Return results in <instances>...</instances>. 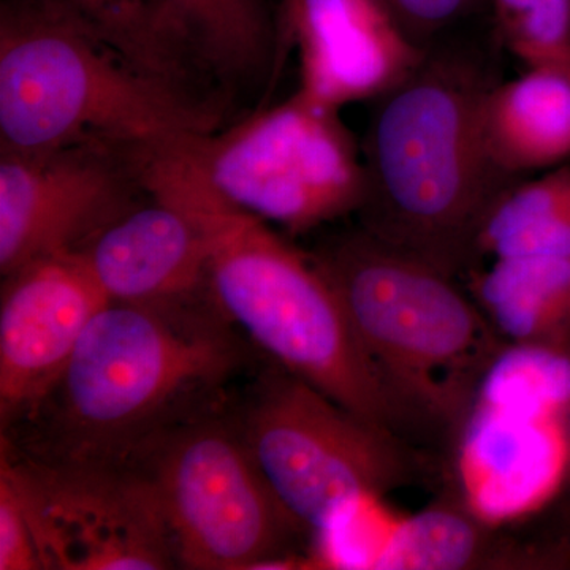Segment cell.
I'll return each mask as SVG.
<instances>
[{"instance_id": "6da1fadb", "label": "cell", "mask_w": 570, "mask_h": 570, "mask_svg": "<svg viewBox=\"0 0 570 570\" xmlns=\"http://www.w3.org/2000/svg\"><path fill=\"white\" fill-rule=\"evenodd\" d=\"M149 194L181 208L208 250V295L273 363L397 438L411 414L371 362L314 255L225 200L181 142L140 154Z\"/></svg>"}, {"instance_id": "7a4b0ae2", "label": "cell", "mask_w": 570, "mask_h": 570, "mask_svg": "<svg viewBox=\"0 0 570 570\" xmlns=\"http://www.w3.org/2000/svg\"><path fill=\"white\" fill-rule=\"evenodd\" d=\"M209 295L108 302L55 387L26 417L41 438L22 452L75 463H127L167 428L216 403L245 358Z\"/></svg>"}, {"instance_id": "3957f363", "label": "cell", "mask_w": 570, "mask_h": 570, "mask_svg": "<svg viewBox=\"0 0 570 570\" xmlns=\"http://www.w3.org/2000/svg\"><path fill=\"white\" fill-rule=\"evenodd\" d=\"M491 82L474 63L425 51L387 92L363 145V230L455 275L509 179L482 132Z\"/></svg>"}, {"instance_id": "277c9868", "label": "cell", "mask_w": 570, "mask_h": 570, "mask_svg": "<svg viewBox=\"0 0 570 570\" xmlns=\"http://www.w3.org/2000/svg\"><path fill=\"white\" fill-rule=\"evenodd\" d=\"M220 118L194 85L141 66L70 14L37 0L2 3V151L156 148L214 132Z\"/></svg>"}, {"instance_id": "5b68a950", "label": "cell", "mask_w": 570, "mask_h": 570, "mask_svg": "<svg viewBox=\"0 0 570 570\" xmlns=\"http://www.w3.org/2000/svg\"><path fill=\"white\" fill-rule=\"evenodd\" d=\"M314 258L409 414L445 425L463 420L505 341L452 273L365 230Z\"/></svg>"}, {"instance_id": "8992f818", "label": "cell", "mask_w": 570, "mask_h": 570, "mask_svg": "<svg viewBox=\"0 0 570 570\" xmlns=\"http://www.w3.org/2000/svg\"><path fill=\"white\" fill-rule=\"evenodd\" d=\"M156 494L178 568H302L285 551L305 531L277 501L232 412L214 403L167 428L129 460Z\"/></svg>"}, {"instance_id": "52a82bcc", "label": "cell", "mask_w": 570, "mask_h": 570, "mask_svg": "<svg viewBox=\"0 0 570 570\" xmlns=\"http://www.w3.org/2000/svg\"><path fill=\"white\" fill-rule=\"evenodd\" d=\"M234 415L269 489L317 535L356 499L390 491L409 471L396 436L352 414L273 363Z\"/></svg>"}, {"instance_id": "ba28073f", "label": "cell", "mask_w": 570, "mask_h": 570, "mask_svg": "<svg viewBox=\"0 0 570 570\" xmlns=\"http://www.w3.org/2000/svg\"><path fill=\"white\" fill-rule=\"evenodd\" d=\"M181 146L225 200L291 232L360 209L365 197L363 159L340 110L302 91Z\"/></svg>"}, {"instance_id": "9c48e42d", "label": "cell", "mask_w": 570, "mask_h": 570, "mask_svg": "<svg viewBox=\"0 0 570 570\" xmlns=\"http://www.w3.org/2000/svg\"><path fill=\"white\" fill-rule=\"evenodd\" d=\"M0 472L20 494L43 569L178 568L156 494L132 464L43 459L2 438Z\"/></svg>"}, {"instance_id": "30bf717a", "label": "cell", "mask_w": 570, "mask_h": 570, "mask_svg": "<svg viewBox=\"0 0 570 570\" xmlns=\"http://www.w3.org/2000/svg\"><path fill=\"white\" fill-rule=\"evenodd\" d=\"M145 194L137 149L86 142L2 151V277L39 258L78 253Z\"/></svg>"}, {"instance_id": "8fae6325", "label": "cell", "mask_w": 570, "mask_h": 570, "mask_svg": "<svg viewBox=\"0 0 570 570\" xmlns=\"http://www.w3.org/2000/svg\"><path fill=\"white\" fill-rule=\"evenodd\" d=\"M108 299L77 253L50 255L3 277L0 417L3 430L31 415Z\"/></svg>"}, {"instance_id": "7c38bea8", "label": "cell", "mask_w": 570, "mask_h": 570, "mask_svg": "<svg viewBox=\"0 0 570 570\" xmlns=\"http://www.w3.org/2000/svg\"><path fill=\"white\" fill-rule=\"evenodd\" d=\"M283 36L298 52V91L335 110L377 99L426 51L384 0H283Z\"/></svg>"}, {"instance_id": "4fadbf2b", "label": "cell", "mask_w": 570, "mask_h": 570, "mask_svg": "<svg viewBox=\"0 0 570 570\" xmlns=\"http://www.w3.org/2000/svg\"><path fill=\"white\" fill-rule=\"evenodd\" d=\"M77 254L108 302L167 303L208 295V250L200 228L189 214L154 194Z\"/></svg>"}, {"instance_id": "5bb4252c", "label": "cell", "mask_w": 570, "mask_h": 570, "mask_svg": "<svg viewBox=\"0 0 570 570\" xmlns=\"http://www.w3.org/2000/svg\"><path fill=\"white\" fill-rule=\"evenodd\" d=\"M482 132L508 179L561 167L570 159V66L527 67L520 77L491 85Z\"/></svg>"}, {"instance_id": "9a60e30c", "label": "cell", "mask_w": 570, "mask_h": 570, "mask_svg": "<svg viewBox=\"0 0 570 570\" xmlns=\"http://www.w3.org/2000/svg\"><path fill=\"white\" fill-rule=\"evenodd\" d=\"M471 288L502 340L562 355L570 333V257L493 258Z\"/></svg>"}, {"instance_id": "2e32d148", "label": "cell", "mask_w": 570, "mask_h": 570, "mask_svg": "<svg viewBox=\"0 0 570 570\" xmlns=\"http://www.w3.org/2000/svg\"><path fill=\"white\" fill-rule=\"evenodd\" d=\"M165 20L197 67L225 80H254L273 67L277 37L265 0H159Z\"/></svg>"}, {"instance_id": "e0dca14e", "label": "cell", "mask_w": 570, "mask_h": 570, "mask_svg": "<svg viewBox=\"0 0 570 570\" xmlns=\"http://www.w3.org/2000/svg\"><path fill=\"white\" fill-rule=\"evenodd\" d=\"M532 554L491 538L490 524L468 505H430L404 515L379 570H461L532 564Z\"/></svg>"}, {"instance_id": "ac0fdd59", "label": "cell", "mask_w": 570, "mask_h": 570, "mask_svg": "<svg viewBox=\"0 0 570 570\" xmlns=\"http://www.w3.org/2000/svg\"><path fill=\"white\" fill-rule=\"evenodd\" d=\"M475 257H570V167L509 186L487 213Z\"/></svg>"}, {"instance_id": "d6986e66", "label": "cell", "mask_w": 570, "mask_h": 570, "mask_svg": "<svg viewBox=\"0 0 570 570\" xmlns=\"http://www.w3.org/2000/svg\"><path fill=\"white\" fill-rule=\"evenodd\" d=\"M70 14L116 50L157 73L194 85L197 69L159 0H37Z\"/></svg>"}, {"instance_id": "ffe728a7", "label": "cell", "mask_w": 570, "mask_h": 570, "mask_svg": "<svg viewBox=\"0 0 570 570\" xmlns=\"http://www.w3.org/2000/svg\"><path fill=\"white\" fill-rule=\"evenodd\" d=\"M404 515L367 494L356 499L325 531L318 532L317 551L311 564L332 569H376Z\"/></svg>"}, {"instance_id": "44dd1931", "label": "cell", "mask_w": 570, "mask_h": 570, "mask_svg": "<svg viewBox=\"0 0 570 570\" xmlns=\"http://www.w3.org/2000/svg\"><path fill=\"white\" fill-rule=\"evenodd\" d=\"M502 43L527 67L570 66V0H493Z\"/></svg>"}, {"instance_id": "7402d4cb", "label": "cell", "mask_w": 570, "mask_h": 570, "mask_svg": "<svg viewBox=\"0 0 570 570\" xmlns=\"http://www.w3.org/2000/svg\"><path fill=\"white\" fill-rule=\"evenodd\" d=\"M43 569L32 524L9 475L0 472V570Z\"/></svg>"}, {"instance_id": "603a6c76", "label": "cell", "mask_w": 570, "mask_h": 570, "mask_svg": "<svg viewBox=\"0 0 570 570\" xmlns=\"http://www.w3.org/2000/svg\"><path fill=\"white\" fill-rule=\"evenodd\" d=\"M404 33L422 50L426 41L474 9L478 0H384Z\"/></svg>"}, {"instance_id": "cb8c5ba5", "label": "cell", "mask_w": 570, "mask_h": 570, "mask_svg": "<svg viewBox=\"0 0 570 570\" xmlns=\"http://www.w3.org/2000/svg\"><path fill=\"white\" fill-rule=\"evenodd\" d=\"M566 444H568V469H569V479H570V422H569L568 439H566Z\"/></svg>"}, {"instance_id": "d4e9b609", "label": "cell", "mask_w": 570, "mask_h": 570, "mask_svg": "<svg viewBox=\"0 0 570 570\" xmlns=\"http://www.w3.org/2000/svg\"><path fill=\"white\" fill-rule=\"evenodd\" d=\"M562 355L568 356L570 360V333L568 336V341H566L564 348H562Z\"/></svg>"}]
</instances>
